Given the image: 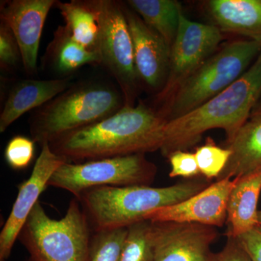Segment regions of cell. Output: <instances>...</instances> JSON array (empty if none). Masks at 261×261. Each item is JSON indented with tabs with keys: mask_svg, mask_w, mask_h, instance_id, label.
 Segmentation results:
<instances>
[{
	"mask_svg": "<svg viewBox=\"0 0 261 261\" xmlns=\"http://www.w3.org/2000/svg\"><path fill=\"white\" fill-rule=\"evenodd\" d=\"M228 197L226 236L238 238L258 227L257 203L261 192V167L236 178Z\"/></svg>",
	"mask_w": 261,
	"mask_h": 261,
	"instance_id": "e0dca14e",
	"label": "cell"
},
{
	"mask_svg": "<svg viewBox=\"0 0 261 261\" xmlns=\"http://www.w3.org/2000/svg\"><path fill=\"white\" fill-rule=\"evenodd\" d=\"M65 27L77 42L92 51H98L99 25L97 0L57 1Z\"/></svg>",
	"mask_w": 261,
	"mask_h": 261,
	"instance_id": "d6986e66",
	"label": "cell"
},
{
	"mask_svg": "<svg viewBox=\"0 0 261 261\" xmlns=\"http://www.w3.org/2000/svg\"><path fill=\"white\" fill-rule=\"evenodd\" d=\"M123 9L133 41L139 80L159 94L167 80L171 47L135 11L125 4Z\"/></svg>",
	"mask_w": 261,
	"mask_h": 261,
	"instance_id": "5bb4252c",
	"label": "cell"
},
{
	"mask_svg": "<svg viewBox=\"0 0 261 261\" xmlns=\"http://www.w3.org/2000/svg\"><path fill=\"white\" fill-rule=\"evenodd\" d=\"M252 261H261V228L256 227L237 238Z\"/></svg>",
	"mask_w": 261,
	"mask_h": 261,
	"instance_id": "f1b7e54d",
	"label": "cell"
},
{
	"mask_svg": "<svg viewBox=\"0 0 261 261\" xmlns=\"http://www.w3.org/2000/svg\"><path fill=\"white\" fill-rule=\"evenodd\" d=\"M222 39V32L216 25L192 21L182 12L171 47L167 80L156 95L157 102L162 106L167 102L178 87L216 53Z\"/></svg>",
	"mask_w": 261,
	"mask_h": 261,
	"instance_id": "9c48e42d",
	"label": "cell"
},
{
	"mask_svg": "<svg viewBox=\"0 0 261 261\" xmlns=\"http://www.w3.org/2000/svg\"><path fill=\"white\" fill-rule=\"evenodd\" d=\"M65 162L63 158L53 152L49 144L41 146V152L32 174L19 185L18 195L0 233V260L10 257L19 233L39 202L41 194L48 187L53 173Z\"/></svg>",
	"mask_w": 261,
	"mask_h": 261,
	"instance_id": "8fae6325",
	"label": "cell"
},
{
	"mask_svg": "<svg viewBox=\"0 0 261 261\" xmlns=\"http://www.w3.org/2000/svg\"><path fill=\"white\" fill-rule=\"evenodd\" d=\"M261 95V51L251 66L238 80L200 107L167 121L161 150L168 158L198 143L207 130H224L231 142L249 118Z\"/></svg>",
	"mask_w": 261,
	"mask_h": 261,
	"instance_id": "7a4b0ae2",
	"label": "cell"
},
{
	"mask_svg": "<svg viewBox=\"0 0 261 261\" xmlns=\"http://www.w3.org/2000/svg\"><path fill=\"white\" fill-rule=\"evenodd\" d=\"M99 36L97 50L101 65L119 86L125 106H134L140 82L136 70L133 41L123 3L97 0Z\"/></svg>",
	"mask_w": 261,
	"mask_h": 261,
	"instance_id": "ba28073f",
	"label": "cell"
},
{
	"mask_svg": "<svg viewBox=\"0 0 261 261\" xmlns=\"http://www.w3.org/2000/svg\"><path fill=\"white\" fill-rule=\"evenodd\" d=\"M218 235L216 227L205 225L150 221L153 261H208Z\"/></svg>",
	"mask_w": 261,
	"mask_h": 261,
	"instance_id": "30bf717a",
	"label": "cell"
},
{
	"mask_svg": "<svg viewBox=\"0 0 261 261\" xmlns=\"http://www.w3.org/2000/svg\"><path fill=\"white\" fill-rule=\"evenodd\" d=\"M226 147L231 155L218 180L240 177L261 167V117L250 118Z\"/></svg>",
	"mask_w": 261,
	"mask_h": 261,
	"instance_id": "ac0fdd59",
	"label": "cell"
},
{
	"mask_svg": "<svg viewBox=\"0 0 261 261\" xmlns=\"http://www.w3.org/2000/svg\"><path fill=\"white\" fill-rule=\"evenodd\" d=\"M57 0H6L0 3L1 22L14 34L22 64L29 75L37 70L38 53L46 19Z\"/></svg>",
	"mask_w": 261,
	"mask_h": 261,
	"instance_id": "4fadbf2b",
	"label": "cell"
},
{
	"mask_svg": "<svg viewBox=\"0 0 261 261\" xmlns=\"http://www.w3.org/2000/svg\"><path fill=\"white\" fill-rule=\"evenodd\" d=\"M71 77L54 80H25L13 86L0 114V132L3 133L12 123L29 111L42 107L69 88Z\"/></svg>",
	"mask_w": 261,
	"mask_h": 261,
	"instance_id": "9a60e30c",
	"label": "cell"
},
{
	"mask_svg": "<svg viewBox=\"0 0 261 261\" xmlns=\"http://www.w3.org/2000/svg\"><path fill=\"white\" fill-rule=\"evenodd\" d=\"M258 226L261 228V211H258Z\"/></svg>",
	"mask_w": 261,
	"mask_h": 261,
	"instance_id": "4dcf8cb0",
	"label": "cell"
},
{
	"mask_svg": "<svg viewBox=\"0 0 261 261\" xmlns=\"http://www.w3.org/2000/svg\"><path fill=\"white\" fill-rule=\"evenodd\" d=\"M128 228V235L120 261H153L149 238L150 221H140Z\"/></svg>",
	"mask_w": 261,
	"mask_h": 261,
	"instance_id": "603a6c76",
	"label": "cell"
},
{
	"mask_svg": "<svg viewBox=\"0 0 261 261\" xmlns=\"http://www.w3.org/2000/svg\"><path fill=\"white\" fill-rule=\"evenodd\" d=\"M46 57L53 69L68 74L86 65H101L99 51L84 47L75 41L65 25H59L47 49Z\"/></svg>",
	"mask_w": 261,
	"mask_h": 261,
	"instance_id": "ffe728a7",
	"label": "cell"
},
{
	"mask_svg": "<svg viewBox=\"0 0 261 261\" xmlns=\"http://www.w3.org/2000/svg\"><path fill=\"white\" fill-rule=\"evenodd\" d=\"M22 63L21 53L14 34L8 25L0 22V68L2 71L15 70Z\"/></svg>",
	"mask_w": 261,
	"mask_h": 261,
	"instance_id": "484cf974",
	"label": "cell"
},
{
	"mask_svg": "<svg viewBox=\"0 0 261 261\" xmlns=\"http://www.w3.org/2000/svg\"><path fill=\"white\" fill-rule=\"evenodd\" d=\"M0 261H6V260H4V259H2V260H0Z\"/></svg>",
	"mask_w": 261,
	"mask_h": 261,
	"instance_id": "1f68e13d",
	"label": "cell"
},
{
	"mask_svg": "<svg viewBox=\"0 0 261 261\" xmlns=\"http://www.w3.org/2000/svg\"><path fill=\"white\" fill-rule=\"evenodd\" d=\"M167 159L171 165L169 173L171 178L181 176L193 178L200 173L195 153L178 150L170 154Z\"/></svg>",
	"mask_w": 261,
	"mask_h": 261,
	"instance_id": "4316f807",
	"label": "cell"
},
{
	"mask_svg": "<svg viewBox=\"0 0 261 261\" xmlns=\"http://www.w3.org/2000/svg\"><path fill=\"white\" fill-rule=\"evenodd\" d=\"M124 106L123 94L114 86L99 82L72 84L36 110L29 120L31 137L41 147L102 121Z\"/></svg>",
	"mask_w": 261,
	"mask_h": 261,
	"instance_id": "277c9868",
	"label": "cell"
},
{
	"mask_svg": "<svg viewBox=\"0 0 261 261\" xmlns=\"http://www.w3.org/2000/svg\"><path fill=\"white\" fill-rule=\"evenodd\" d=\"M205 10L221 32L261 43V0H210Z\"/></svg>",
	"mask_w": 261,
	"mask_h": 261,
	"instance_id": "2e32d148",
	"label": "cell"
},
{
	"mask_svg": "<svg viewBox=\"0 0 261 261\" xmlns=\"http://www.w3.org/2000/svg\"><path fill=\"white\" fill-rule=\"evenodd\" d=\"M253 117H261V95L250 114V118H253Z\"/></svg>",
	"mask_w": 261,
	"mask_h": 261,
	"instance_id": "f546056e",
	"label": "cell"
},
{
	"mask_svg": "<svg viewBox=\"0 0 261 261\" xmlns=\"http://www.w3.org/2000/svg\"><path fill=\"white\" fill-rule=\"evenodd\" d=\"M156 174L155 164L145 154H135L80 163L65 162L53 173L48 187L77 197L94 187L150 185Z\"/></svg>",
	"mask_w": 261,
	"mask_h": 261,
	"instance_id": "52a82bcc",
	"label": "cell"
},
{
	"mask_svg": "<svg viewBox=\"0 0 261 261\" xmlns=\"http://www.w3.org/2000/svg\"><path fill=\"white\" fill-rule=\"evenodd\" d=\"M236 181V178L218 180L187 200L152 211L145 220L222 227L227 220L228 197Z\"/></svg>",
	"mask_w": 261,
	"mask_h": 261,
	"instance_id": "7c38bea8",
	"label": "cell"
},
{
	"mask_svg": "<svg viewBox=\"0 0 261 261\" xmlns=\"http://www.w3.org/2000/svg\"><path fill=\"white\" fill-rule=\"evenodd\" d=\"M128 232V228L94 232L90 261H120Z\"/></svg>",
	"mask_w": 261,
	"mask_h": 261,
	"instance_id": "7402d4cb",
	"label": "cell"
},
{
	"mask_svg": "<svg viewBox=\"0 0 261 261\" xmlns=\"http://www.w3.org/2000/svg\"><path fill=\"white\" fill-rule=\"evenodd\" d=\"M166 123L159 110L140 102L61 136L49 146L53 152L72 163L146 154L161 149Z\"/></svg>",
	"mask_w": 261,
	"mask_h": 261,
	"instance_id": "6da1fadb",
	"label": "cell"
},
{
	"mask_svg": "<svg viewBox=\"0 0 261 261\" xmlns=\"http://www.w3.org/2000/svg\"><path fill=\"white\" fill-rule=\"evenodd\" d=\"M196 160L200 172L207 179L219 177L231 155L227 147H219L213 139L207 138L205 143L196 149Z\"/></svg>",
	"mask_w": 261,
	"mask_h": 261,
	"instance_id": "cb8c5ba5",
	"label": "cell"
},
{
	"mask_svg": "<svg viewBox=\"0 0 261 261\" xmlns=\"http://www.w3.org/2000/svg\"><path fill=\"white\" fill-rule=\"evenodd\" d=\"M93 233L80 200L73 197L61 219L48 216L39 201L18 240L29 252L28 261H90Z\"/></svg>",
	"mask_w": 261,
	"mask_h": 261,
	"instance_id": "5b68a950",
	"label": "cell"
},
{
	"mask_svg": "<svg viewBox=\"0 0 261 261\" xmlns=\"http://www.w3.org/2000/svg\"><path fill=\"white\" fill-rule=\"evenodd\" d=\"M126 4L171 47L183 12L179 3L174 0H128Z\"/></svg>",
	"mask_w": 261,
	"mask_h": 261,
	"instance_id": "44dd1931",
	"label": "cell"
},
{
	"mask_svg": "<svg viewBox=\"0 0 261 261\" xmlns=\"http://www.w3.org/2000/svg\"><path fill=\"white\" fill-rule=\"evenodd\" d=\"M209 185L205 180L192 178L165 187H99L85 190L76 198L94 232H98L128 228L145 221L152 211L187 200Z\"/></svg>",
	"mask_w": 261,
	"mask_h": 261,
	"instance_id": "3957f363",
	"label": "cell"
},
{
	"mask_svg": "<svg viewBox=\"0 0 261 261\" xmlns=\"http://www.w3.org/2000/svg\"><path fill=\"white\" fill-rule=\"evenodd\" d=\"M226 237L227 241L222 250L211 254L208 261H252L238 238Z\"/></svg>",
	"mask_w": 261,
	"mask_h": 261,
	"instance_id": "83f0119b",
	"label": "cell"
},
{
	"mask_svg": "<svg viewBox=\"0 0 261 261\" xmlns=\"http://www.w3.org/2000/svg\"><path fill=\"white\" fill-rule=\"evenodd\" d=\"M260 51L261 43L250 39L226 44L178 87L160 113L168 121L200 107L242 76Z\"/></svg>",
	"mask_w": 261,
	"mask_h": 261,
	"instance_id": "8992f818",
	"label": "cell"
},
{
	"mask_svg": "<svg viewBox=\"0 0 261 261\" xmlns=\"http://www.w3.org/2000/svg\"><path fill=\"white\" fill-rule=\"evenodd\" d=\"M35 142L24 136H15L5 149V159L10 168L15 171L25 169L34 157Z\"/></svg>",
	"mask_w": 261,
	"mask_h": 261,
	"instance_id": "d4e9b609",
	"label": "cell"
}]
</instances>
